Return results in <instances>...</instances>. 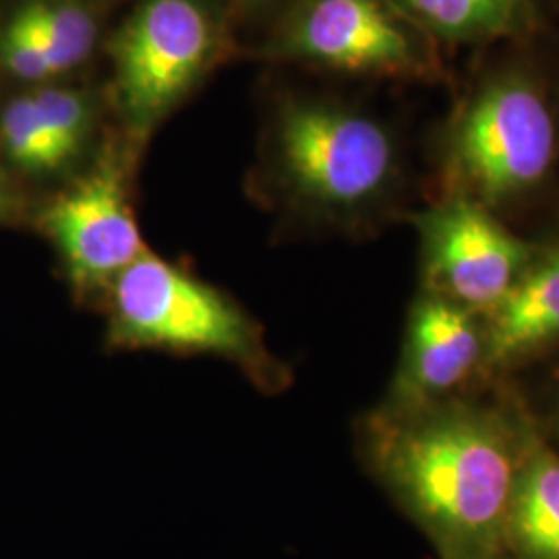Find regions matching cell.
I'll list each match as a JSON object with an SVG mask.
<instances>
[{
  "mask_svg": "<svg viewBox=\"0 0 559 559\" xmlns=\"http://www.w3.org/2000/svg\"><path fill=\"white\" fill-rule=\"evenodd\" d=\"M433 41L394 0H302L276 52L348 75L431 78L440 67Z\"/></svg>",
  "mask_w": 559,
  "mask_h": 559,
  "instance_id": "cell-6",
  "label": "cell"
},
{
  "mask_svg": "<svg viewBox=\"0 0 559 559\" xmlns=\"http://www.w3.org/2000/svg\"><path fill=\"white\" fill-rule=\"evenodd\" d=\"M221 52V23L205 0H143L110 44L115 102L129 135L145 140Z\"/></svg>",
  "mask_w": 559,
  "mask_h": 559,
  "instance_id": "cell-5",
  "label": "cell"
},
{
  "mask_svg": "<svg viewBox=\"0 0 559 559\" xmlns=\"http://www.w3.org/2000/svg\"><path fill=\"white\" fill-rule=\"evenodd\" d=\"M506 558L559 559V450L526 406L519 479L506 526Z\"/></svg>",
  "mask_w": 559,
  "mask_h": 559,
  "instance_id": "cell-11",
  "label": "cell"
},
{
  "mask_svg": "<svg viewBox=\"0 0 559 559\" xmlns=\"http://www.w3.org/2000/svg\"><path fill=\"white\" fill-rule=\"evenodd\" d=\"M535 417L539 420L543 433H545V436L549 438V441L559 450V381L558 385H556V390H554V399H551V406H549L547 417L543 419L537 413H535Z\"/></svg>",
  "mask_w": 559,
  "mask_h": 559,
  "instance_id": "cell-18",
  "label": "cell"
},
{
  "mask_svg": "<svg viewBox=\"0 0 559 559\" xmlns=\"http://www.w3.org/2000/svg\"><path fill=\"white\" fill-rule=\"evenodd\" d=\"M41 122L59 147L60 156L71 166L80 158L96 127V104L83 90L59 83L29 87Z\"/></svg>",
  "mask_w": 559,
  "mask_h": 559,
  "instance_id": "cell-15",
  "label": "cell"
},
{
  "mask_svg": "<svg viewBox=\"0 0 559 559\" xmlns=\"http://www.w3.org/2000/svg\"><path fill=\"white\" fill-rule=\"evenodd\" d=\"M433 40H519L539 27V0H394Z\"/></svg>",
  "mask_w": 559,
  "mask_h": 559,
  "instance_id": "cell-12",
  "label": "cell"
},
{
  "mask_svg": "<svg viewBox=\"0 0 559 559\" xmlns=\"http://www.w3.org/2000/svg\"><path fill=\"white\" fill-rule=\"evenodd\" d=\"M556 156L558 122L539 81L506 69L483 81L462 106L445 173L456 198L496 210L539 189Z\"/></svg>",
  "mask_w": 559,
  "mask_h": 559,
  "instance_id": "cell-4",
  "label": "cell"
},
{
  "mask_svg": "<svg viewBox=\"0 0 559 559\" xmlns=\"http://www.w3.org/2000/svg\"><path fill=\"white\" fill-rule=\"evenodd\" d=\"M0 158L9 173L48 177L67 168L29 90L0 106Z\"/></svg>",
  "mask_w": 559,
  "mask_h": 559,
  "instance_id": "cell-14",
  "label": "cell"
},
{
  "mask_svg": "<svg viewBox=\"0 0 559 559\" xmlns=\"http://www.w3.org/2000/svg\"><path fill=\"white\" fill-rule=\"evenodd\" d=\"M485 325L479 313L433 293L415 300L396 378L385 404L417 406L460 396L483 376Z\"/></svg>",
  "mask_w": 559,
  "mask_h": 559,
  "instance_id": "cell-9",
  "label": "cell"
},
{
  "mask_svg": "<svg viewBox=\"0 0 559 559\" xmlns=\"http://www.w3.org/2000/svg\"><path fill=\"white\" fill-rule=\"evenodd\" d=\"M104 302L112 350L212 355L237 365L265 394L290 383V369L272 355L260 323L237 300L158 255L145 251L133 261Z\"/></svg>",
  "mask_w": 559,
  "mask_h": 559,
  "instance_id": "cell-2",
  "label": "cell"
},
{
  "mask_svg": "<svg viewBox=\"0 0 559 559\" xmlns=\"http://www.w3.org/2000/svg\"><path fill=\"white\" fill-rule=\"evenodd\" d=\"M127 179L124 156L106 150L85 177L41 212V230L55 242L81 302L104 299L119 274L145 253Z\"/></svg>",
  "mask_w": 559,
  "mask_h": 559,
  "instance_id": "cell-7",
  "label": "cell"
},
{
  "mask_svg": "<svg viewBox=\"0 0 559 559\" xmlns=\"http://www.w3.org/2000/svg\"><path fill=\"white\" fill-rule=\"evenodd\" d=\"M23 207L25 200L21 195L20 185L4 166H0V224L17 221Z\"/></svg>",
  "mask_w": 559,
  "mask_h": 559,
  "instance_id": "cell-17",
  "label": "cell"
},
{
  "mask_svg": "<svg viewBox=\"0 0 559 559\" xmlns=\"http://www.w3.org/2000/svg\"><path fill=\"white\" fill-rule=\"evenodd\" d=\"M0 71L32 87L57 78L38 44L13 17L0 29Z\"/></svg>",
  "mask_w": 559,
  "mask_h": 559,
  "instance_id": "cell-16",
  "label": "cell"
},
{
  "mask_svg": "<svg viewBox=\"0 0 559 559\" xmlns=\"http://www.w3.org/2000/svg\"><path fill=\"white\" fill-rule=\"evenodd\" d=\"M526 402L452 396L360 417V466L440 559H508Z\"/></svg>",
  "mask_w": 559,
  "mask_h": 559,
  "instance_id": "cell-1",
  "label": "cell"
},
{
  "mask_svg": "<svg viewBox=\"0 0 559 559\" xmlns=\"http://www.w3.org/2000/svg\"><path fill=\"white\" fill-rule=\"evenodd\" d=\"M483 376L506 373L559 346V247L533 258L514 288L483 316Z\"/></svg>",
  "mask_w": 559,
  "mask_h": 559,
  "instance_id": "cell-10",
  "label": "cell"
},
{
  "mask_svg": "<svg viewBox=\"0 0 559 559\" xmlns=\"http://www.w3.org/2000/svg\"><path fill=\"white\" fill-rule=\"evenodd\" d=\"M38 44L55 75L80 67L98 40V25L75 0H25L11 15Z\"/></svg>",
  "mask_w": 559,
  "mask_h": 559,
  "instance_id": "cell-13",
  "label": "cell"
},
{
  "mask_svg": "<svg viewBox=\"0 0 559 559\" xmlns=\"http://www.w3.org/2000/svg\"><path fill=\"white\" fill-rule=\"evenodd\" d=\"M267 162L284 200L332 221L378 207L399 177L390 131L334 102H284L272 124Z\"/></svg>",
  "mask_w": 559,
  "mask_h": 559,
  "instance_id": "cell-3",
  "label": "cell"
},
{
  "mask_svg": "<svg viewBox=\"0 0 559 559\" xmlns=\"http://www.w3.org/2000/svg\"><path fill=\"white\" fill-rule=\"evenodd\" d=\"M425 293L464 309L489 313L514 288L535 258L493 210L466 198H452L420 216Z\"/></svg>",
  "mask_w": 559,
  "mask_h": 559,
  "instance_id": "cell-8",
  "label": "cell"
},
{
  "mask_svg": "<svg viewBox=\"0 0 559 559\" xmlns=\"http://www.w3.org/2000/svg\"><path fill=\"white\" fill-rule=\"evenodd\" d=\"M245 2H251V4H267V2H276V0H245Z\"/></svg>",
  "mask_w": 559,
  "mask_h": 559,
  "instance_id": "cell-19",
  "label": "cell"
}]
</instances>
